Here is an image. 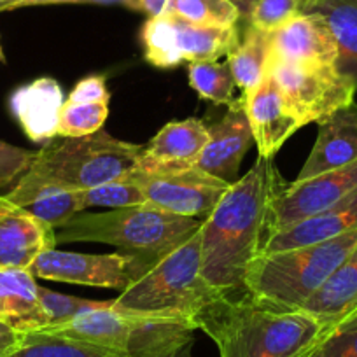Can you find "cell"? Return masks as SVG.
<instances>
[{"label":"cell","mask_w":357,"mask_h":357,"mask_svg":"<svg viewBox=\"0 0 357 357\" xmlns=\"http://www.w3.org/2000/svg\"><path fill=\"white\" fill-rule=\"evenodd\" d=\"M282 188L272 160L257 156L254 167L229 186L202 222V275L221 294L245 291L250 264L266 242L270 207Z\"/></svg>","instance_id":"cell-1"},{"label":"cell","mask_w":357,"mask_h":357,"mask_svg":"<svg viewBox=\"0 0 357 357\" xmlns=\"http://www.w3.org/2000/svg\"><path fill=\"white\" fill-rule=\"evenodd\" d=\"M219 357H310L331 326L305 310H287L247 291L219 294L193 317Z\"/></svg>","instance_id":"cell-2"},{"label":"cell","mask_w":357,"mask_h":357,"mask_svg":"<svg viewBox=\"0 0 357 357\" xmlns=\"http://www.w3.org/2000/svg\"><path fill=\"white\" fill-rule=\"evenodd\" d=\"M204 219L186 218L151 205L116 208L102 214H75L56 228V243L100 242L139 257L147 268L186 242Z\"/></svg>","instance_id":"cell-3"},{"label":"cell","mask_w":357,"mask_h":357,"mask_svg":"<svg viewBox=\"0 0 357 357\" xmlns=\"http://www.w3.org/2000/svg\"><path fill=\"white\" fill-rule=\"evenodd\" d=\"M356 247L354 229L314 245L261 254L250 264L243 286L254 298L301 310Z\"/></svg>","instance_id":"cell-4"},{"label":"cell","mask_w":357,"mask_h":357,"mask_svg":"<svg viewBox=\"0 0 357 357\" xmlns=\"http://www.w3.org/2000/svg\"><path fill=\"white\" fill-rule=\"evenodd\" d=\"M144 146L125 142L100 130L84 137H54L26 172L70 191H86L137 170Z\"/></svg>","instance_id":"cell-5"},{"label":"cell","mask_w":357,"mask_h":357,"mask_svg":"<svg viewBox=\"0 0 357 357\" xmlns=\"http://www.w3.org/2000/svg\"><path fill=\"white\" fill-rule=\"evenodd\" d=\"M219 294L202 275L200 228L126 287L114 303L142 314L175 315L193 324L198 310Z\"/></svg>","instance_id":"cell-6"},{"label":"cell","mask_w":357,"mask_h":357,"mask_svg":"<svg viewBox=\"0 0 357 357\" xmlns=\"http://www.w3.org/2000/svg\"><path fill=\"white\" fill-rule=\"evenodd\" d=\"M147 270L149 268L132 254H82L58 250L56 247L39 254L29 268L36 279L107 287L121 293Z\"/></svg>","instance_id":"cell-7"},{"label":"cell","mask_w":357,"mask_h":357,"mask_svg":"<svg viewBox=\"0 0 357 357\" xmlns=\"http://www.w3.org/2000/svg\"><path fill=\"white\" fill-rule=\"evenodd\" d=\"M270 72L305 125L321 123L349 105L357 91L336 65L272 63Z\"/></svg>","instance_id":"cell-8"},{"label":"cell","mask_w":357,"mask_h":357,"mask_svg":"<svg viewBox=\"0 0 357 357\" xmlns=\"http://www.w3.org/2000/svg\"><path fill=\"white\" fill-rule=\"evenodd\" d=\"M130 177L140 186L147 205L186 218H207L231 186L198 167L160 174L133 172Z\"/></svg>","instance_id":"cell-9"},{"label":"cell","mask_w":357,"mask_h":357,"mask_svg":"<svg viewBox=\"0 0 357 357\" xmlns=\"http://www.w3.org/2000/svg\"><path fill=\"white\" fill-rule=\"evenodd\" d=\"M357 188V161L282 186L270 207L266 238L326 211Z\"/></svg>","instance_id":"cell-10"},{"label":"cell","mask_w":357,"mask_h":357,"mask_svg":"<svg viewBox=\"0 0 357 357\" xmlns=\"http://www.w3.org/2000/svg\"><path fill=\"white\" fill-rule=\"evenodd\" d=\"M242 98L261 158L272 160L286 140L305 126L272 72H268L263 82L249 93H243Z\"/></svg>","instance_id":"cell-11"},{"label":"cell","mask_w":357,"mask_h":357,"mask_svg":"<svg viewBox=\"0 0 357 357\" xmlns=\"http://www.w3.org/2000/svg\"><path fill=\"white\" fill-rule=\"evenodd\" d=\"M270 36L272 63L336 65L338 46L321 15L303 13Z\"/></svg>","instance_id":"cell-12"},{"label":"cell","mask_w":357,"mask_h":357,"mask_svg":"<svg viewBox=\"0 0 357 357\" xmlns=\"http://www.w3.org/2000/svg\"><path fill=\"white\" fill-rule=\"evenodd\" d=\"M139 322L140 312L126 310V308L118 307L114 300H111L105 301L100 307L86 310L68 321L39 329V331L128 354L130 342L133 338V333L139 328Z\"/></svg>","instance_id":"cell-13"},{"label":"cell","mask_w":357,"mask_h":357,"mask_svg":"<svg viewBox=\"0 0 357 357\" xmlns=\"http://www.w3.org/2000/svg\"><path fill=\"white\" fill-rule=\"evenodd\" d=\"M54 247L53 226L0 197V268L29 270L39 254Z\"/></svg>","instance_id":"cell-14"},{"label":"cell","mask_w":357,"mask_h":357,"mask_svg":"<svg viewBox=\"0 0 357 357\" xmlns=\"http://www.w3.org/2000/svg\"><path fill=\"white\" fill-rule=\"evenodd\" d=\"M207 140L208 126L200 119L168 123L142 147L135 172L160 174L197 167Z\"/></svg>","instance_id":"cell-15"},{"label":"cell","mask_w":357,"mask_h":357,"mask_svg":"<svg viewBox=\"0 0 357 357\" xmlns=\"http://www.w3.org/2000/svg\"><path fill=\"white\" fill-rule=\"evenodd\" d=\"M252 140V130L243 109V98L240 97L235 104L229 105L221 121L208 126V140L197 167L226 183H236L240 163Z\"/></svg>","instance_id":"cell-16"},{"label":"cell","mask_w":357,"mask_h":357,"mask_svg":"<svg viewBox=\"0 0 357 357\" xmlns=\"http://www.w3.org/2000/svg\"><path fill=\"white\" fill-rule=\"evenodd\" d=\"M317 125V139L296 181H305L357 161V102H350Z\"/></svg>","instance_id":"cell-17"},{"label":"cell","mask_w":357,"mask_h":357,"mask_svg":"<svg viewBox=\"0 0 357 357\" xmlns=\"http://www.w3.org/2000/svg\"><path fill=\"white\" fill-rule=\"evenodd\" d=\"M63 91L53 77H39L13 91L9 109L32 142H50L58 137Z\"/></svg>","instance_id":"cell-18"},{"label":"cell","mask_w":357,"mask_h":357,"mask_svg":"<svg viewBox=\"0 0 357 357\" xmlns=\"http://www.w3.org/2000/svg\"><path fill=\"white\" fill-rule=\"evenodd\" d=\"M354 229H357V188L326 211L268 236L261 254L314 245Z\"/></svg>","instance_id":"cell-19"},{"label":"cell","mask_w":357,"mask_h":357,"mask_svg":"<svg viewBox=\"0 0 357 357\" xmlns=\"http://www.w3.org/2000/svg\"><path fill=\"white\" fill-rule=\"evenodd\" d=\"M4 197L46 225L53 226L54 229L84 211L81 191L65 190L56 184L47 183L44 178L36 177L30 172H25L18 178L16 186Z\"/></svg>","instance_id":"cell-20"},{"label":"cell","mask_w":357,"mask_h":357,"mask_svg":"<svg viewBox=\"0 0 357 357\" xmlns=\"http://www.w3.org/2000/svg\"><path fill=\"white\" fill-rule=\"evenodd\" d=\"M0 321L8 322L22 333L44 328L39 286L29 270L0 268Z\"/></svg>","instance_id":"cell-21"},{"label":"cell","mask_w":357,"mask_h":357,"mask_svg":"<svg viewBox=\"0 0 357 357\" xmlns=\"http://www.w3.org/2000/svg\"><path fill=\"white\" fill-rule=\"evenodd\" d=\"M357 308V247L335 270L328 282L303 305L301 310L328 326H335Z\"/></svg>","instance_id":"cell-22"},{"label":"cell","mask_w":357,"mask_h":357,"mask_svg":"<svg viewBox=\"0 0 357 357\" xmlns=\"http://www.w3.org/2000/svg\"><path fill=\"white\" fill-rule=\"evenodd\" d=\"M170 18L181 61H218L221 56H228L240 43L238 26H205L175 15H170Z\"/></svg>","instance_id":"cell-23"},{"label":"cell","mask_w":357,"mask_h":357,"mask_svg":"<svg viewBox=\"0 0 357 357\" xmlns=\"http://www.w3.org/2000/svg\"><path fill=\"white\" fill-rule=\"evenodd\" d=\"M305 13L326 20L338 46L336 68L357 88V0H310Z\"/></svg>","instance_id":"cell-24"},{"label":"cell","mask_w":357,"mask_h":357,"mask_svg":"<svg viewBox=\"0 0 357 357\" xmlns=\"http://www.w3.org/2000/svg\"><path fill=\"white\" fill-rule=\"evenodd\" d=\"M228 67L235 84L243 93H249L263 82L272 67V50L268 32L247 25L240 43L228 54Z\"/></svg>","instance_id":"cell-25"},{"label":"cell","mask_w":357,"mask_h":357,"mask_svg":"<svg viewBox=\"0 0 357 357\" xmlns=\"http://www.w3.org/2000/svg\"><path fill=\"white\" fill-rule=\"evenodd\" d=\"M8 357H130L119 350L74 342L40 331L25 333L22 345Z\"/></svg>","instance_id":"cell-26"},{"label":"cell","mask_w":357,"mask_h":357,"mask_svg":"<svg viewBox=\"0 0 357 357\" xmlns=\"http://www.w3.org/2000/svg\"><path fill=\"white\" fill-rule=\"evenodd\" d=\"M190 86L204 100L215 105L235 104V77L228 63L219 61H193L188 67Z\"/></svg>","instance_id":"cell-27"},{"label":"cell","mask_w":357,"mask_h":357,"mask_svg":"<svg viewBox=\"0 0 357 357\" xmlns=\"http://www.w3.org/2000/svg\"><path fill=\"white\" fill-rule=\"evenodd\" d=\"M165 13L205 26H236L242 20L229 0H168Z\"/></svg>","instance_id":"cell-28"},{"label":"cell","mask_w":357,"mask_h":357,"mask_svg":"<svg viewBox=\"0 0 357 357\" xmlns=\"http://www.w3.org/2000/svg\"><path fill=\"white\" fill-rule=\"evenodd\" d=\"M144 56L158 68H174L183 63L175 50L174 25L170 15L163 13L156 18H149L140 30Z\"/></svg>","instance_id":"cell-29"},{"label":"cell","mask_w":357,"mask_h":357,"mask_svg":"<svg viewBox=\"0 0 357 357\" xmlns=\"http://www.w3.org/2000/svg\"><path fill=\"white\" fill-rule=\"evenodd\" d=\"M109 118V102L65 100L60 111L58 137H84L100 132Z\"/></svg>","instance_id":"cell-30"},{"label":"cell","mask_w":357,"mask_h":357,"mask_svg":"<svg viewBox=\"0 0 357 357\" xmlns=\"http://www.w3.org/2000/svg\"><path fill=\"white\" fill-rule=\"evenodd\" d=\"M82 208L88 207H109L111 211L126 207L147 205L146 197L139 184L132 177H123L91 190L81 191Z\"/></svg>","instance_id":"cell-31"},{"label":"cell","mask_w":357,"mask_h":357,"mask_svg":"<svg viewBox=\"0 0 357 357\" xmlns=\"http://www.w3.org/2000/svg\"><path fill=\"white\" fill-rule=\"evenodd\" d=\"M310 0H252L247 25L273 32L296 16L303 15Z\"/></svg>","instance_id":"cell-32"},{"label":"cell","mask_w":357,"mask_h":357,"mask_svg":"<svg viewBox=\"0 0 357 357\" xmlns=\"http://www.w3.org/2000/svg\"><path fill=\"white\" fill-rule=\"evenodd\" d=\"M104 303L105 301L84 300V298H75L68 296V294L54 293V291L39 286V307L44 317V328L60 324V322H65L68 321V319L75 317L77 314L91 310V308H97Z\"/></svg>","instance_id":"cell-33"},{"label":"cell","mask_w":357,"mask_h":357,"mask_svg":"<svg viewBox=\"0 0 357 357\" xmlns=\"http://www.w3.org/2000/svg\"><path fill=\"white\" fill-rule=\"evenodd\" d=\"M310 357H357V308L329 329Z\"/></svg>","instance_id":"cell-34"},{"label":"cell","mask_w":357,"mask_h":357,"mask_svg":"<svg viewBox=\"0 0 357 357\" xmlns=\"http://www.w3.org/2000/svg\"><path fill=\"white\" fill-rule=\"evenodd\" d=\"M36 153L0 140V188H8L30 168Z\"/></svg>","instance_id":"cell-35"},{"label":"cell","mask_w":357,"mask_h":357,"mask_svg":"<svg viewBox=\"0 0 357 357\" xmlns=\"http://www.w3.org/2000/svg\"><path fill=\"white\" fill-rule=\"evenodd\" d=\"M67 100L70 102H111L104 75H88L72 89Z\"/></svg>","instance_id":"cell-36"},{"label":"cell","mask_w":357,"mask_h":357,"mask_svg":"<svg viewBox=\"0 0 357 357\" xmlns=\"http://www.w3.org/2000/svg\"><path fill=\"white\" fill-rule=\"evenodd\" d=\"M25 333L18 331L8 322L0 321V357H8L9 354L15 352L22 345Z\"/></svg>","instance_id":"cell-37"},{"label":"cell","mask_w":357,"mask_h":357,"mask_svg":"<svg viewBox=\"0 0 357 357\" xmlns=\"http://www.w3.org/2000/svg\"><path fill=\"white\" fill-rule=\"evenodd\" d=\"M58 4H98V6H123L132 9V0H26L22 8L30 6H58Z\"/></svg>","instance_id":"cell-38"},{"label":"cell","mask_w":357,"mask_h":357,"mask_svg":"<svg viewBox=\"0 0 357 357\" xmlns=\"http://www.w3.org/2000/svg\"><path fill=\"white\" fill-rule=\"evenodd\" d=\"M168 0H132V11H139L149 18H156L167 11Z\"/></svg>","instance_id":"cell-39"},{"label":"cell","mask_w":357,"mask_h":357,"mask_svg":"<svg viewBox=\"0 0 357 357\" xmlns=\"http://www.w3.org/2000/svg\"><path fill=\"white\" fill-rule=\"evenodd\" d=\"M193 343L195 342H190L186 343V345H181L177 347V349L167 350V352L156 354V356H151V357H193V354H191V347H193Z\"/></svg>","instance_id":"cell-40"},{"label":"cell","mask_w":357,"mask_h":357,"mask_svg":"<svg viewBox=\"0 0 357 357\" xmlns=\"http://www.w3.org/2000/svg\"><path fill=\"white\" fill-rule=\"evenodd\" d=\"M233 6H235L236 9H238L240 13V18L245 20L249 18V13H250V8H252V0H229Z\"/></svg>","instance_id":"cell-41"},{"label":"cell","mask_w":357,"mask_h":357,"mask_svg":"<svg viewBox=\"0 0 357 357\" xmlns=\"http://www.w3.org/2000/svg\"><path fill=\"white\" fill-rule=\"evenodd\" d=\"M23 2H26V0H0V13L13 11V9L22 8Z\"/></svg>","instance_id":"cell-42"},{"label":"cell","mask_w":357,"mask_h":357,"mask_svg":"<svg viewBox=\"0 0 357 357\" xmlns=\"http://www.w3.org/2000/svg\"><path fill=\"white\" fill-rule=\"evenodd\" d=\"M4 51H2V44H0V61H4Z\"/></svg>","instance_id":"cell-43"}]
</instances>
